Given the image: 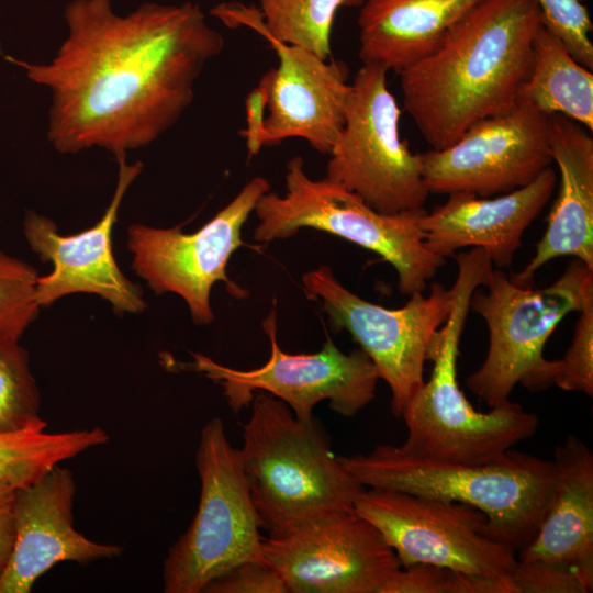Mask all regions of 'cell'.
I'll use <instances>...</instances> for the list:
<instances>
[{
  "label": "cell",
  "instance_id": "obj_1",
  "mask_svg": "<svg viewBox=\"0 0 593 593\" xmlns=\"http://www.w3.org/2000/svg\"><path fill=\"white\" fill-rule=\"evenodd\" d=\"M68 35L47 64L5 59L52 93L47 138L60 154L116 158L156 141L191 104L224 37L199 4L144 3L125 16L110 0L67 4Z\"/></svg>",
  "mask_w": 593,
  "mask_h": 593
},
{
  "label": "cell",
  "instance_id": "obj_2",
  "mask_svg": "<svg viewBox=\"0 0 593 593\" xmlns=\"http://www.w3.org/2000/svg\"><path fill=\"white\" fill-rule=\"evenodd\" d=\"M542 22L536 0H480L399 74L404 109L432 149L515 104Z\"/></svg>",
  "mask_w": 593,
  "mask_h": 593
},
{
  "label": "cell",
  "instance_id": "obj_3",
  "mask_svg": "<svg viewBox=\"0 0 593 593\" xmlns=\"http://www.w3.org/2000/svg\"><path fill=\"white\" fill-rule=\"evenodd\" d=\"M456 291L451 312L435 334L428 350L433 371L409 402L401 417L407 436L399 447L428 460L480 465L503 457L515 445L532 438L539 417L510 399L477 411L458 382V355L462 331L475 289L483 287L493 265L481 248L454 256Z\"/></svg>",
  "mask_w": 593,
  "mask_h": 593
},
{
  "label": "cell",
  "instance_id": "obj_4",
  "mask_svg": "<svg viewBox=\"0 0 593 593\" xmlns=\"http://www.w3.org/2000/svg\"><path fill=\"white\" fill-rule=\"evenodd\" d=\"M249 405L239 455L260 528L281 536L353 511L365 488L345 470L316 419L296 418L266 392Z\"/></svg>",
  "mask_w": 593,
  "mask_h": 593
},
{
  "label": "cell",
  "instance_id": "obj_5",
  "mask_svg": "<svg viewBox=\"0 0 593 593\" xmlns=\"http://www.w3.org/2000/svg\"><path fill=\"white\" fill-rule=\"evenodd\" d=\"M363 488L471 505L484 513L489 536L521 551L535 538L557 478L553 460L511 449L497 460L461 465L422 459L382 444L338 457Z\"/></svg>",
  "mask_w": 593,
  "mask_h": 593
},
{
  "label": "cell",
  "instance_id": "obj_6",
  "mask_svg": "<svg viewBox=\"0 0 593 593\" xmlns=\"http://www.w3.org/2000/svg\"><path fill=\"white\" fill-rule=\"evenodd\" d=\"M484 287L474 290L469 307L485 321L489 347L467 387L493 407L508 400L518 383L533 392L553 384L556 360L544 357L545 346L568 314L593 302V268L573 259L542 288L517 284L505 271L492 269Z\"/></svg>",
  "mask_w": 593,
  "mask_h": 593
},
{
  "label": "cell",
  "instance_id": "obj_7",
  "mask_svg": "<svg viewBox=\"0 0 593 593\" xmlns=\"http://www.w3.org/2000/svg\"><path fill=\"white\" fill-rule=\"evenodd\" d=\"M283 194L268 191L256 203L254 239L268 243L313 228L379 255L398 275L403 294L423 292L445 259L426 246L419 227L424 209L381 213L327 178L312 179L301 157L287 164Z\"/></svg>",
  "mask_w": 593,
  "mask_h": 593
},
{
  "label": "cell",
  "instance_id": "obj_8",
  "mask_svg": "<svg viewBox=\"0 0 593 593\" xmlns=\"http://www.w3.org/2000/svg\"><path fill=\"white\" fill-rule=\"evenodd\" d=\"M195 467L201 484L199 505L164 560L165 593H203L233 566L266 561L239 449L231 445L220 417L209 419L201 429Z\"/></svg>",
  "mask_w": 593,
  "mask_h": 593
},
{
  "label": "cell",
  "instance_id": "obj_9",
  "mask_svg": "<svg viewBox=\"0 0 593 593\" xmlns=\"http://www.w3.org/2000/svg\"><path fill=\"white\" fill-rule=\"evenodd\" d=\"M277 300L262 321L270 342L267 361L254 369H234L201 353H190L191 361L164 358L172 371H191L219 384L234 412L248 406L257 392H266L284 402L296 418H314L313 410L322 401L345 417H353L374 398L378 371L367 354L356 348L346 354L326 335L322 348L311 354H290L277 339Z\"/></svg>",
  "mask_w": 593,
  "mask_h": 593
},
{
  "label": "cell",
  "instance_id": "obj_10",
  "mask_svg": "<svg viewBox=\"0 0 593 593\" xmlns=\"http://www.w3.org/2000/svg\"><path fill=\"white\" fill-rule=\"evenodd\" d=\"M388 72L368 64L356 72L325 178L391 214L424 209L429 192L422 154L401 138V109L388 88Z\"/></svg>",
  "mask_w": 593,
  "mask_h": 593
},
{
  "label": "cell",
  "instance_id": "obj_11",
  "mask_svg": "<svg viewBox=\"0 0 593 593\" xmlns=\"http://www.w3.org/2000/svg\"><path fill=\"white\" fill-rule=\"evenodd\" d=\"M301 282L334 331L348 332L370 358L379 379L390 388L393 415L401 417L425 382L430 343L451 312L454 286L448 289L435 282L427 295L415 292L403 306L388 309L348 290L325 265L305 272Z\"/></svg>",
  "mask_w": 593,
  "mask_h": 593
},
{
  "label": "cell",
  "instance_id": "obj_12",
  "mask_svg": "<svg viewBox=\"0 0 593 593\" xmlns=\"http://www.w3.org/2000/svg\"><path fill=\"white\" fill-rule=\"evenodd\" d=\"M268 191V180L254 177L193 233H184L179 225H130L126 245L132 254L133 270L156 294L179 295L194 324H211L214 320L211 290L215 283L226 284L227 292L235 299L248 295L247 290L227 276V265L235 250L245 245L243 226L259 198Z\"/></svg>",
  "mask_w": 593,
  "mask_h": 593
},
{
  "label": "cell",
  "instance_id": "obj_13",
  "mask_svg": "<svg viewBox=\"0 0 593 593\" xmlns=\"http://www.w3.org/2000/svg\"><path fill=\"white\" fill-rule=\"evenodd\" d=\"M354 511L379 530L401 567L511 579L517 563L515 550L489 536L484 513L468 504L365 488Z\"/></svg>",
  "mask_w": 593,
  "mask_h": 593
},
{
  "label": "cell",
  "instance_id": "obj_14",
  "mask_svg": "<svg viewBox=\"0 0 593 593\" xmlns=\"http://www.w3.org/2000/svg\"><path fill=\"white\" fill-rule=\"evenodd\" d=\"M429 193L493 197L530 183L552 164L549 116L516 99L441 149L422 154Z\"/></svg>",
  "mask_w": 593,
  "mask_h": 593
},
{
  "label": "cell",
  "instance_id": "obj_15",
  "mask_svg": "<svg viewBox=\"0 0 593 593\" xmlns=\"http://www.w3.org/2000/svg\"><path fill=\"white\" fill-rule=\"evenodd\" d=\"M289 593H379L401 568L379 530L354 510L262 538Z\"/></svg>",
  "mask_w": 593,
  "mask_h": 593
},
{
  "label": "cell",
  "instance_id": "obj_16",
  "mask_svg": "<svg viewBox=\"0 0 593 593\" xmlns=\"http://www.w3.org/2000/svg\"><path fill=\"white\" fill-rule=\"evenodd\" d=\"M118 180L112 200L102 217L91 227L64 235L54 221L32 210L25 213L23 233L30 248L52 271L40 276L36 301L52 305L72 293L96 294L118 314H138L146 309L142 290L122 272L113 255L112 232L124 195L143 170L142 161L128 164L126 155L115 158Z\"/></svg>",
  "mask_w": 593,
  "mask_h": 593
},
{
  "label": "cell",
  "instance_id": "obj_17",
  "mask_svg": "<svg viewBox=\"0 0 593 593\" xmlns=\"http://www.w3.org/2000/svg\"><path fill=\"white\" fill-rule=\"evenodd\" d=\"M76 491L72 472L60 465L15 489V537L0 578V593H30L35 582L60 562L85 566L122 553L121 546L96 542L75 528Z\"/></svg>",
  "mask_w": 593,
  "mask_h": 593
},
{
  "label": "cell",
  "instance_id": "obj_18",
  "mask_svg": "<svg viewBox=\"0 0 593 593\" xmlns=\"http://www.w3.org/2000/svg\"><path fill=\"white\" fill-rule=\"evenodd\" d=\"M260 35L278 57L277 67L271 68L262 146L296 137L328 155L345 123L350 91L346 65Z\"/></svg>",
  "mask_w": 593,
  "mask_h": 593
},
{
  "label": "cell",
  "instance_id": "obj_19",
  "mask_svg": "<svg viewBox=\"0 0 593 593\" xmlns=\"http://www.w3.org/2000/svg\"><path fill=\"white\" fill-rule=\"evenodd\" d=\"M557 174L550 167L530 183L493 197L448 194L445 203L419 216L427 248L446 260L456 251L481 248L496 268L510 267L525 231L550 200Z\"/></svg>",
  "mask_w": 593,
  "mask_h": 593
},
{
  "label": "cell",
  "instance_id": "obj_20",
  "mask_svg": "<svg viewBox=\"0 0 593 593\" xmlns=\"http://www.w3.org/2000/svg\"><path fill=\"white\" fill-rule=\"evenodd\" d=\"M549 144L560 174L559 192L533 258L510 276L521 286L534 284L539 268L559 257H573L593 268V138L578 122L553 114Z\"/></svg>",
  "mask_w": 593,
  "mask_h": 593
},
{
  "label": "cell",
  "instance_id": "obj_21",
  "mask_svg": "<svg viewBox=\"0 0 593 593\" xmlns=\"http://www.w3.org/2000/svg\"><path fill=\"white\" fill-rule=\"evenodd\" d=\"M555 489L533 541L517 560H544L593 572V454L570 435L556 447Z\"/></svg>",
  "mask_w": 593,
  "mask_h": 593
},
{
  "label": "cell",
  "instance_id": "obj_22",
  "mask_svg": "<svg viewBox=\"0 0 593 593\" xmlns=\"http://www.w3.org/2000/svg\"><path fill=\"white\" fill-rule=\"evenodd\" d=\"M480 0H365L358 16L359 58L402 70L434 52Z\"/></svg>",
  "mask_w": 593,
  "mask_h": 593
},
{
  "label": "cell",
  "instance_id": "obj_23",
  "mask_svg": "<svg viewBox=\"0 0 593 593\" xmlns=\"http://www.w3.org/2000/svg\"><path fill=\"white\" fill-rule=\"evenodd\" d=\"M517 100L548 116L561 114L593 130V74L545 22L534 37L530 70Z\"/></svg>",
  "mask_w": 593,
  "mask_h": 593
},
{
  "label": "cell",
  "instance_id": "obj_24",
  "mask_svg": "<svg viewBox=\"0 0 593 593\" xmlns=\"http://www.w3.org/2000/svg\"><path fill=\"white\" fill-rule=\"evenodd\" d=\"M108 441L100 427L0 434V481L15 488L31 484L55 466Z\"/></svg>",
  "mask_w": 593,
  "mask_h": 593
},
{
  "label": "cell",
  "instance_id": "obj_25",
  "mask_svg": "<svg viewBox=\"0 0 593 593\" xmlns=\"http://www.w3.org/2000/svg\"><path fill=\"white\" fill-rule=\"evenodd\" d=\"M259 14L238 20L289 45L305 48L322 59L332 55L331 36L337 11L361 7L365 0H258Z\"/></svg>",
  "mask_w": 593,
  "mask_h": 593
},
{
  "label": "cell",
  "instance_id": "obj_26",
  "mask_svg": "<svg viewBox=\"0 0 593 593\" xmlns=\"http://www.w3.org/2000/svg\"><path fill=\"white\" fill-rule=\"evenodd\" d=\"M41 393L19 339L0 337V434L43 432Z\"/></svg>",
  "mask_w": 593,
  "mask_h": 593
},
{
  "label": "cell",
  "instance_id": "obj_27",
  "mask_svg": "<svg viewBox=\"0 0 593 593\" xmlns=\"http://www.w3.org/2000/svg\"><path fill=\"white\" fill-rule=\"evenodd\" d=\"M36 269L0 249V337L19 339L37 317Z\"/></svg>",
  "mask_w": 593,
  "mask_h": 593
},
{
  "label": "cell",
  "instance_id": "obj_28",
  "mask_svg": "<svg viewBox=\"0 0 593 593\" xmlns=\"http://www.w3.org/2000/svg\"><path fill=\"white\" fill-rule=\"evenodd\" d=\"M511 580L516 593H589L593 591V572L544 560H517Z\"/></svg>",
  "mask_w": 593,
  "mask_h": 593
},
{
  "label": "cell",
  "instance_id": "obj_29",
  "mask_svg": "<svg viewBox=\"0 0 593 593\" xmlns=\"http://www.w3.org/2000/svg\"><path fill=\"white\" fill-rule=\"evenodd\" d=\"M579 313L571 344L556 360L553 384L566 391L593 395V302Z\"/></svg>",
  "mask_w": 593,
  "mask_h": 593
},
{
  "label": "cell",
  "instance_id": "obj_30",
  "mask_svg": "<svg viewBox=\"0 0 593 593\" xmlns=\"http://www.w3.org/2000/svg\"><path fill=\"white\" fill-rule=\"evenodd\" d=\"M544 22L563 42L571 55L584 67L593 68V44L589 33L592 21L579 0H536Z\"/></svg>",
  "mask_w": 593,
  "mask_h": 593
},
{
  "label": "cell",
  "instance_id": "obj_31",
  "mask_svg": "<svg viewBox=\"0 0 593 593\" xmlns=\"http://www.w3.org/2000/svg\"><path fill=\"white\" fill-rule=\"evenodd\" d=\"M203 593H289L280 574L267 562L247 560L212 580Z\"/></svg>",
  "mask_w": 593,
  "mask_h": 593
},
{
  "label": "cell",
  "instance_id": "obj_32",
  "mask_svg": "<svg viewBox=\"0 0 593 593\" xmlns=\"http://www.w3.org/2000/svg\"><path fill=\"white\" fill-rule=\"evenodd\" d=\"M396 570L379 593H458L460 572L428 563Z\"/></svg>",
  "mask_w": 593,
  "mask_h": 593
},
{
  "label": "cell",
  "instance_id": "obj_33",
  "mask_svg": "<svg viewBox=\"0 0 593 593\" xmlns=\"http://www.w3.org/2000/svg\"><path fill=\"white\" fill-rule=\"evenodd\" d=\"M272 72L269 69L258 85L250 90L245 100L246 128L243 135L249 156H255L262 147L261 136L266 121V110L269 101V88Z\"/></svg>",
  "mask_w": 593,
  "mask_h": 593
},
{
  "label": "cell",
  "instance_id": "obj_34",
  "mask_svg": "<svg viewBox=\"0 0 593 593\" xmlns=\"http://www.w3.org/2000/svg\"><path fill=\"white\" fill-rule=\"evenodd\" d=\"M15 486L0 481V578L9 562L14 544L13 500Z\"/></svg>",
  "mask_w": 593,
  "mask_h": 593
},
{
  "label": "cell",
  "instance_id": "obj_35",
  "mask_svg": "<svg viewBox=\"0 0 593 593\" xmlns=\"http://www.w3.org/2000/svg\"><path fill=\"white\" fill-rule=\"evenodd\" d=\"M579 1H581V0H579Z\"/></svg>",
  "mask_w": 593,
  "mask_h": 593
}]
</instances>
